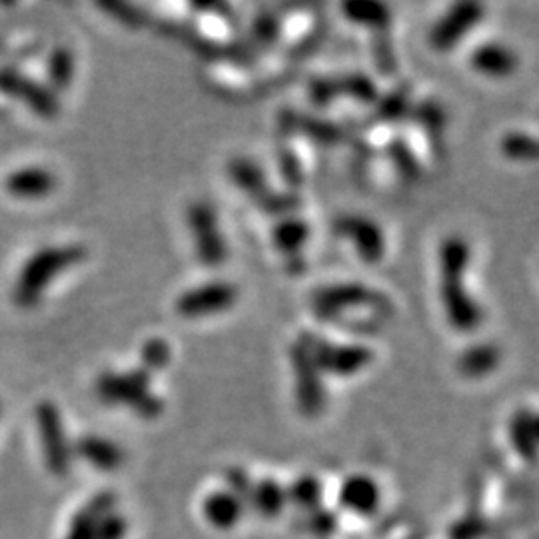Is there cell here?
<instances>
[{
	"instance_id": "6da1fadb",
	"label": "cell",
	"mask_w": 539,
	"mask_h": 539,
	"mask_svg": "<svg viewBox=\"0 0 539 539\" xmlns=\"http://www.w3.org/2000/svg\"><path fill=\"white\" fill-rule=\"evenodd\" d=\"M472 260V250L466 238L448 236L438 250L440 266V296L450 326L458 332H474L484 322V310L468 292L466 272Z\"/></svg>"
},
{
	"instance_id": "7a4b0ae2",
	"label": "cell",
	"mask_w": 539,
	"mask_h": 539,
	"mask_svg": "<svg viewBox=\"0 0 539 539\" xmlns=\"http://www.w3.org/2000/svg\"><path fill=\"white\" fill-rule=\"evenodd\" d=\"M88 256L82 244L68 246H48L32 254L20 270L14 286V302L24 310L38 306L48 284L64 270L84 262Z\"/></svg>"
},
{
	"instance_id": "3957f363",
	"label": "cell",
	"mask_w": 539,
	"mask_h": 539,
	"mask_svg": "<svg viewBox=\"0 0 539 539\" xmlns=\"http://www.w3.org/2000/svg\"><path fill=\"white\" fill-rule=\"evenodd\" d=\"M310 308L316 318L328 324H340L342 318L354 310H370L382 320L394 314V302L390 296L362 282H338L320 286L310 296Z\"/></svg>"
},
{
	"instance_id": "277c9868",
	"label": "cell",
	"mask_w": 539,
	"mask_h": 539,
	"mask_svg": "<svg viewBox=\"0 0 539 539\" xmlns=\"http://www.w3.org/2000/svg\"><path fill=\"white\" fill-rule=\"evenodd\" d=\"M96 394L104 404H124L142 418H158L164 410V402L150 392V374L144 368L100 374Z\"/></svg>"
},
{
	"instance_id": "5b68a950",
	"label": "cell",
	"mask_w": 539,
	"mask_h": 539,
	"mask_svg": "<svg viewBox=\"0 0 539 539\" xmlns=\"http://www.w3.org/2000/svg\"><path fill=\"white\" fill-rule=\"evenodd\" d=\"M298 342L310 352L322 374L338 378L356 376L374 362V350L364 344H336L314 332H302Z\"/></svg>"
},
{
	"instance_id": "8992f818",
	"label": "cell",
	"mask_w": 539,
	"mask_h": 539,
	"mask_svg": "<svg viewBox=\"0 0 539 539\" xmlns=\"http://www.w3.org/2000/svg\"><path fill=\"white\" fill-rule=\"evenodd\" d=\"M186 222L194 238V252L202 266L218 268L228 260V242L220 228L216 210L208 202H194L188 206Z\"/></svg>"
},
{
	"instance_id": "52a82bcc",
	"label": "cell",
	"mask_w": 539,
	"mask_h": 539,
	"mask_svg": "<svg viewBox=\"0 0 539 539\" xmlns=\"http://www.w3.org/2000/svg\"><path fill=\"white\" fill-rule=\"evenodd\" d=\"M238 302V288L226 280H210L182 292L176 300L178 316L186 320L228 312Z\"/></svg>"
},
{
	"instance_id": "ba28073f",
	"label": "cell",
	"mask_w": 539,
	"mask_h": 539,
	"mask_svg": "<svg viewBox=\"0 0 539 539\" xmlns=\"http://www.w3.org/2000/svg\"><path fill=\"white\" fill-rule=\"evenodd\" d=\"M290 364L296 382L294 384L296 404L304 416L314 418L326 406V388L322 382V372L318 370L316 362L312 360L310 352L304 348L302 342H296L290 348Z\"/></svg>"
},
{
	"instance_id": "9c48e42d",
	"label": "cell",
	"mask_w": 539,
	"mask_h": 539,
	"mask_svg": "<svg viewBox=\"0 0 539 539\" xmlns=\"http://www.w3.org/2000/svg\"><path fill=\"white\" fill-rule=\"evenodd\" d=\"M484 14H486L484 4L476 0L452 4L432 26L430 44L438 52H450L484 20Z\"/></svg>"
},
{
	"instance_id": "30bf717a",
	"label": "cell",
	"mask_w": 539,
	"mask_h": 539,
	"mask_svg": "<svg viewBox=\"0 0 539 539\" xmlns=\"http://www.w3.org/2000/svg\"><path fill=\"white\" fill-rule=\"evenodd\" d=\"M332 230L336 236L346 238L354 244L362 262H382L386 254V234L376 220L362 214H342L334 220Z\"/></svg>"
},
{
	"instance_id": "8fae6325",
	"label": "cell",
	"mask_w": 539,
	"mask_h": 539,
	"mask_svg": "<svg viewBox=\"0 0 539 539\" xmlns=\"http://www.w3.org/2000/svg\"><path fill=\"white\" fill-rule=\"evenodd\" d=\"M0 92L6 94L8 98L24 102L38 118L52 120L60 114V102L54 96V92L48 86L24 76L16 68L10 66L0 68Z\"/></svg>"
},
{
	"instance_id": "7c38bea8",
	"label": "cell",
	"mask_w": 539,
	"mask_h": 539,
	"mask_svg": "<svg viewBox=\"0 0 539 539\" xmlns=\"http://www.w3.org/2000/svg\"><path fill=\"white\" fill-rule=\"evenodd\" d=\"M36 424L48 468L54 474H66L70 466V448L64 436V426L58 408L50 402H42L36 408Z\"/></svg>"
},
{
	"instance_id": "4fadbf2b",
	"label": "cell",
	"mask_w": 539,
	"mask_h": 539,
	"mask_svg": "<svg viewBox=\"0 0 539 539\" xmlns=\"http://www.w3.org/2000/svg\"><path fill=\"white\" fill-rule=\"evenodd\" d=\"M470 66L488 78H508L518 68V56L500 42H484L470 54Z\"/></svg>"
},
{
	"instance_id": "5bb4252c",
	"label": "cell",
	"mask_w": 539,
	"mask_h": 539,
	"mask_svg": "<svg viewBox=\"0 0 539 539\" xmlns=\"http://www.w3.org/2000/svg\"><path fill=\"white\" fill-rule=\"evenodd\" d=\"M4 188L14 198L38 200V198H46L56 188V178L46 168L30 166V168H20L8 174Z\"/></svg>"
},
{
	"instance_id": "9a60e30c",
	"label": "cell",
	"mask_w": 539,
	"mask_h": 539,
	"mask_svg": "<svg viewBox=\"0 0 539 539\" xmlns=\"http://www.w3.org/2000/svg\"><path fill=\"white\" fill-rule=\"evenodd\" d=\"M228 178L256 204L272 190L264 168L256 160L246 156H238L228 162Z\"/></svg>"
},
{
	"instance_id": "2e32d148",
	"label": "cell",
	"mask_w": 539,
	"mask_h": 539,
	"mask_svg": "<svg viewBox=\"0 0 539 539\" xmlns=\"http://www.w3.org/2000/svg\"><path fill=\"white\" fill-rule=\"evenodd\" d=\"M310 236H312L310 224L298 216H286L272 230V242L276 250L286 260H294V262H300L302 250L306 248Z\"/></svg>"
},
{
	"instance_id": "e0dca14e",
	"label": "cell",
	"mask_w": 539,
	"mask_h": 539,
	"mask_svg": "<svg viewBox=\"0 0 539 539\" xmlns=\"http://www.w3.org/2000/svg\"><path fill=\"white\" fill-rule=\"evenodd\" d=\"M502 362V352L496 344L478 342L468 346L458 358V370L466 378H484L492 374Z\"/></svg>"
},
{
	"instance_id": "ac0fdd59",
	"label": "cell",
	"mask_w": 539,
	"mask_h": 539,
	"mask_svg": "<svg viewBox=\"0 0 539 539\" xmlns=\"http://www.w3.org/2000/svg\"><path fill=\"white\" fill-rule=\"evenodd\" d=\"M342 12L346 20L370 28L372 32H384L392 24L390 6L376 0H350L342 4Z\"/></svg>"
},
{
	"instance_id": "d6986e66",
	"label": "cell",
	"mask_w": 539,
	"mask_h": 539,
	"mask_svg": "<svg viewBox=\"0 0 539 539\" xmlns=\"http://www.w3.org/2000/svg\"><path fill=\"white\" fill-rule=\"evenodd\" d=\"M76 454L90 466L100 470H116L124 458L122 450L114 442L98 436L80 438L76 444Z\"/></svg>"
},
{
	"instance_id": "ffe728a7",
	"label": "cell",
	"mask_w": 539,
	"mask_h": 539,
	"mask_svg": "<svg viewBox=\"0 0 539 539\" xmlns=\"http://www.w3.org/2000/svg\"><path fill=\"white\" fill-rule=\"evenodd\" d=\"M342 504L356 514H372L380 502L378 486L368 476H354L342 486Z\"/></svg>"
},
{
	"instance_id": "44dd1931",
	"label": "cell",
	"mask_w": 539,
	"mask_h": 539,
	"mask_svg": "<svg viewBox=\"0 0 539 539\" xmlns=\"http://www.w3.org/2000/svg\"><path fill=\"white\" fill-rule=\"evenodd\" d=\"M294 134H304L306 138L322 146H336L346 136L340 124L330 122L320 116H310V114H300V112L294 114Z\"/></svg>"
},
{
	"instance_id": "7402d4cb",
	"label": "cell",
	"mask_w": 539,
	"mask_h": 539,
	"mask_svg": "<svg viewBox=\"0 0 539 539\" xmlns=\"http://www.w3.org/2000/svg\"><path fill=\"white\" fill-rule=\"evenodd\" d=\"M386 156L402 180L416 182L422 178L424 168H422L412 144L402 134L390 138V142L386 144Z\"/></svg>"
},
{
	"instance_id": "603a6c76",
	"label": "cell",
	"mask_w": 539,
	"mask_h": 539,
	"mask_svg": "<svg viewBox=\"0 0 539 539\" xmlns=\"http://www.w3.org/2000/svg\"><path fill=\"white\" fill-rule=\"evenodd\" d=\"M412 104L414 102L408 86H398L378 98V102L374 104V120L380 124L402 122L404 118L410 116Z\"/></svg>"
},
{
	"instance_id": "cb8c5ba5",
	"label": "cell",
	"mask_w": 539,
	"mask_h": 539,
	"mask_svg": "<svg viewBox=\"0 0 539 539\" xmlns=\"http://www.w3.org/2000/svg\"><path fill=\"white\" fill-rule=\"evenodd\" d=\"M338 86H340V96L352 98L358 104L364 106H374L378 102L380 88L378 84L364 72H346L338 76Z\"/></svg>"
},
{
	"instance_id": "d4e9b609",
	"label": "cell",
	"mask_w": 539,
	"mask_h": 539,
	"mask_svg": "<svg viewBox=\"0 0 539 539\" xmlns=\"http://www.w3.org/2000/svg\"><path fill=\"white\" fill-rule=\"evenodd\" d=\"M410 118H414L426 130V134L436 144H440V140L444 136V130H446V110L442 108L440 102L422 100V102L412 104Z\"/></svg>"
},
{
	"instance_id": "484cf974",
	"label": "cell",
	"mask_w": 539,
	"mask_h": 539,
	"mask_svg": "<svg viewBox=\"0 0 539 539\" xmlns=\"http://www.w3.org/2000/svg\"><path fill=\"white\" fill-rule=\"evenodd\" d=\"M512 440L516 450L524 458L536 456V444H538V420L536 414L530 410H522L512 420Z\"/></svg>"
},
{
	"instance_id": "4316f807",
	"label": "cell",
	"mask_w": 539,
	"mask_h": 539,
	"mask_svg": "<svg viewBox=\"0 0 539 539\" xmlns=\"http://www.w3.org/2000/svg\"><path fill=\"white\" fill-rule=\"evenodd\" d=\"M204 510L206 518L218 528H230L242 516V504L238 500V494H212Z\"/></svg>"
},
{
	"instance_id": "83f0119b",
	"label": "cell",
	"mask_w": 539,
	"mask_h": 539,
	"mask_svg": "<svg viewBox=\"0 0 539 539\" xmlns=\"http://www.w3.org/2000/svg\"><path fill=\"white\" fill-rule=\"evenodd\" d=\"M112 500L106 498V494L102 498H98L94 504H90L86 510H82L76 520L72 522V530L66 539H96L98 532V524L104 518L106 512H110Z\"/></svg>"
},
{
	"instance_id": "f1b7e54d",
	"label": "cell",
	"mask_w": 539,
	"mask_h": 539,
	"mask_svg": "<svg viewBox=\"0 0 539 539\" xmlns=\"http://www.w3.org/2000/svg\"><path fill=\"white\" fill-rule=\"evenodd\" d=\"M288 140L290 138H284V142L278 144V170H280L282 180L286 182L288 190L294 192L304 184L306 172H304V164H302L298 150Z\"/></svg>"
},
{
	"instance_id": "f546056e",
	"label": "cell",
	"mask_w": 539,
	"mask_h": 539,
	"mask_svg": "<svg viewBox=\"0 0 539 539\" xmlns=\"http://www.w3.org/2000/svg\"><path fill=\"white\" fill-rule=\"evenodd\" d=\"M500 152L514 162H534L538 158V140L528 132H508L500 140Z\"/></svg>"
},
{
	"instance_id": "4dcf8cb0",
	"label": "cell",
	"mask_w": 539,
	"mask_h": 539,
	"mask_svg": "<svg viewBox=\"0 0 539 539\" xmlns=\"http://www.w3.org/2000/svg\"><path fill=\"white\" fill-rule=\"evenodd\" d=\"M282 36V20L280 14H276L270 8H264L260 14H256L252 24V40L256 48H272L278 44Z\"/></svg>"
},
{
	"instance_id": "1f68e13d",
	"label": "cell",
	"mask_w": 539,
	"mask_h": 539,
	"mask_svg": "<svg viewBox=\"0 0 539 539\" xmlns=\"http://www.w3.org/2000/svg\"><path fill=\"white\" fill-rule=\"evenodd\" d=\"M74 76V56L68 48H56L48 60V78L52 88L66 90Z\"/></svg>"
},
{
	"instance_id": "d6a6232c",
	"label": "cell",
	"mask_w": 539,
	"mask_h": 539,
	"mask_svg": "<svg viewBox=\"0 0 539 539\" xmlns=\"http://www.w3.org/2000/svg\"><path fill=\"white\" fill-rule=\"evenodd\" d=\"M308 98L318 108H328L340 98L338 76H314L308 82Z\"/></svg>"
},
{
	"instance_id": "836d02e7",
	"label": "cell",
	"mask_w": 539,
	"mask_h": 539,
	"mask_svg": "<svg viewBox=\"0 0 539 539\" xmlns=\"http://www.w3.org/2000/svg\"><path fill=\"white\" fill-rule=\"evenodd\" d=\"M140 358H142V368H144L148 374H152V372L164 370V368L170 364L172 350H170V346H168L166 340H162V338H152V340L144 342L142 352H140Z\"/></svg>"
},
{
	"instance_id": "e575fe53",
	"label": "cell",
	"mask_w": 539,
	"mask_h": 539,
	"mask_svg": "<svg viewBox=\"0 0 539 539\" xmlns=\"http://www.w3.org/2000/svg\"><path fill=\"white\" fill-rule=\"evenodd\" d=\"M300 206V198L296 192L286 190V192H278V190H270L260 202L258 208L266 214L272 216H292L294 210H298Z\"/></svg>"
},
{
	"instance_id": "d590c367",
	"label": "cell",
	"mask_w": 539,
	"mask_h": 539,
	"mask_svg": "<svg viewBox=\"0 0 539 539\" xmlns=\"http://www.w3.org/2000/svg\"><path fill=\"white\" fill-rule=\"evenodd\" d=\"M254 500H256V506L258 510L264 514V516H276L284 504V492L278 484L274 482H264L256 488L254 492Z\"/></svg>"
},
{
	"instance_id": "8d00e7d4",
	"label": "cell",
	"mask_w": 539,
	"mask_h": 539,
	"mask_svg": "<svg viewBox=\"0 0 539 539\" xmlns=\"http://www.w3.org/2000/svg\"><path fill=\"white\" fill-rule=\"evenodd\" d=\"M374 58L376 66L382 74H394L396 72V54L392 48V40L388 36V30L374 32Z\"/></svg>"
},
{
	"instance_id": "74e56055",
	"label": "cell",
	"mask_w": 539,
	"mask_h": 539,
	"mask_svg": "<svg viewBox=\"0 0 539 539\" xmlns=\"http://www.w3.org/2000/svg\"><path fill=\"white\" fill-rule=\"evenodd\" d=\"M100 8H104L108 14H112L114 18H118L120 22H124L126 26H138V24H142V14L132 4H124V2H102Z\"/></svg>"
},
{
	"instance_id": "f35d334b",
	"label": "cell",
	"mask_w": 539,
	"mask_h": 539,
	"mask_svg": "<svg viewBox=\"0 0 539 539\" xmlns=\"http://www.w3.org/2000/svg\"><path fill=\"white\" fill-rule=\"evenodd\" d=\"M290 494L302 506H310L314 502L318 504V500H320V484L316 480H312V478H304V480L294 484Z\"/></svg>"
},
{
	"instance_id": "ab89813d",
	"label": "cell",
	"mask_w": 539,
	"mask_h": 539,
	"mask_svg": "<svg viewBox=\"0 0 539 539\" xmlns=\"http://www.w3.org/2000/svg\"><path fill=\"white\" fill-rule=\"evenodd\" d=\"M126 534V522L116 514H108L100 520L96 539H122Z\"/></svg>"
}]
</instances>
